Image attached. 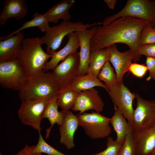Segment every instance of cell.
Segmentation results:
<instances>
[{"label": "cell", "mask_w": 155, "mask_h": 155, "mask_svg": "<svg viewBox=\"0 0 155 155\" xmlns=\"http://www.w3.org/2000/svg\"><path fill=\"white\" fill-rule=\"evenodd\" d=\"M146 21L131 17L120 18L108 24L97 26L91 40V52L99 51L117 43L127 45L133 55V61L140 60L139 39Z\"/></svg>", "instance_id": "1"}, {"label": "cell", "mask_w": 155, "mask_h": 155, "mask_svg": "<svg viewBox=\"0 0 155 155\" xmlns=\"http://www.w3.org/2000/svg\"><path fill=\"white\" fill-rule=\"evenodd\" d=\"M58 88L53 81L51 72L42 71L28 77L19 91V96L24 100H49L57 97Z\"/></svg>", "instance_id": "2"}, {"label": "cell", "mask_w": 155, "mask_h": 155, "mask_svg": "<svg viewBox=\"0 0 155 155\" xmlns=\"http://www.w3.org/2000/svg\"><path fill=\"white\" fill-rule=\"evenodd\" d=\"M42 44L39 37L27 38L22 41V49L17 59L28 77L44 71L48 59L52 57V55L44 51Z\"/></svg>", "instance_id": "3"}, {"label": "cell", "mask_w": 155, "mask_h": 155, "mask_svg": "<svg viewBox=\"0 0 155 155\" xmlns=\"http://www.w3.org/2000/svg\"><path fill=\"white\" fill-rule=\"evenodd\" d=\"M102 24V22L89 24H84L80 21L73 22L63 21L59 24L49 27L44 35L40 38L42 44L46 45V53L52 55L57 52L63 38L69 34Z\"/></svg>", "instance_id": "4"}, {"label": "cell", "mask_w": 155, "mask_h": 155, "mask_svg": "<svg viewBox=\"0 0 155 155\" xmlns=\"http://www.w3.org/2000/svg\"><path fill=\"white\" fill-rule=\"evenodd\" d=\"M131 17L145 20L155 27V1L128 0L124 7L115 14L106 17L102 22L106 25L118 18Z\"/></svg>", "instance_id": "5"}, {"label": "cell", "mask_w": 155, "mask_h": 155, "mask_svg": "<svg viewBox=\"0 0 155 155\" xmlns=\"http://www.w3.org/2000/svg\"><path fill=\"white\" fill-rule=\"evenodd\" d=\"M79 126L84 129L86 135L92 140L107 137L112 129L110 126V118L100 113H84L77 115Z\"/></svg>", "instance_id": "6"}, {"label": "cell", "mask_w": 155, "mask_h": 155, "mask_svg": "<svg viewBox=\"0 0 155 155\" xmlns=\"http://www.w3.org/2000/svg\"><path fill=\"white\" fill-rule=\"evenodd\" d=\"M80 63L79 52L77 51L69 54L53 70L52 77L59 92L69 88L77 75Z\"/></svg>", "instance_id": "7"}, {"label": "cell", "mask_w": 155, "mask_h": 155, "mask_svg": "<svg viewBox=\"0 0 155 155\" xmlns=\"http://www.w3.org/2000/svg\"><path fill=\"white\" fill-rule=\"evenodd\" d=\"M28 78L17 59L0 63V85L2 88L19 91Z\"/></svg>", "instance_id": "8"}, {"label": "cell", "mask_w": 155, "mask_h": 155, "mask_svg": "<svg viewBox=\"0 0 155 155\" xmlns=\"http://www.w3.org/2000/svg\"><path fill=\"white\" fill-rule=\"evenodd\" d=\"M104 84L107 88V92L114 106L121 111L131 126L134 111L133 102L136 94L132 93L124 85L123 81L113 84Z\"/></svg>", "instance_id": "9"}, {"label": "cell", "mask_w": 155, "mask_h": 155, "mask_svg": "<svg viewBox=\"0 0 155 155\" xmlns=\"http://www.w3.org/2000/svg\"><path fill=\"white\" fill-rule=\"evenodd\" d=\"M49 100L22 101L18 112V117L21 122L32 127L38 133L40 132L41 122Z\"/></svg>", "instance_id": "10"}, {"label": "cell", "mask_w": 155, "mask_h": 155, "mask_svg": "<svg viewBox=\"0 0 155 155\" xmlns=\"http://www.w3.org/2000/svg\"><path fill=\"white\" fill-rule=\"evenodd\" d=\"M135 98L137 106L133 113L132 132L146 128L155 122V100L144 99L138 94Z\"/></svg>", "instance_id": "11"}, {"label": "cell", "mask_w": 155, "mask_h": 155, "mask_svg": "<svg viewBox=\"0 0 155 155\" xmlns=\"http://www.w3.org/2000/svg\"><path fill=\"white\" fill-rule=\"evenodd\" d=\"M97 26L75 32L80 44V63L77 75L86 74L88 68L91 53V40Z\"/></svg>", "instance_id": "12"}, {"label": "cell", "mask_w": 155, "mask_h": 155, "mask_svg": "<svg viewBox=\"0 0 155 155\" xmlns=\"http://www.w3.org/2000/svg\"><path fill=\"white\" fill-rule=\"evenodd\" d=\"M104 105L98 91L93 88L80 93L72 110L74 112L79 111V114L90 110L100 113L103 111Z\"/></svg>", "instance_id": "13"}, {"label": "cell", "mask_w": 155, "mask_h": 155, "mask_svg": "<svg viewBox=\"0 0 155 155\" xmlns=\"http://www.w3.org/2000/svg\"><path fill=\"white\" fill-rule=\"evenodd\" d=\"M63 111V117L59 129L60 142L69 150L75 146L74 136L79 123L77 115L70 111Z\"/></svg>", "instance_id": "14"}, {"label": "cell", "mask_w": 155, "mask_h": 155, "mask_svg": "<svg viewBox=\"0 0 155 155\" xmlns=\"http://www.w3.org/2000/svg\"><path fill=\"white\" fill-rule=\"evenodd\" d=\"M132 133L135 155H151L155 148V124Z\"/></svg>", "instance_id": "15"}, {"label": "cell", "mask_w": 155, "mask_h": 155, "mask_svg": "<svg viewBox=\"0 0 155 155\" xmlns=\"http://www.w3.org/2000/svg\"><path fill=\"white\" fill-rule=\"evenodd\" d=\"M133 58V55L130 50L120 52L116 44L111 46L108 61L115 69L119 82L123 81L124 75L129 70Z\"/></svg>", "instance_id": "16"}, {"label": "cell", "mask_w": 155, "mask_h": 155, "mask_svg": "<svg viewBox=\"0 0 155 155\" xmlns=\"http://www.w3.org/2000/svg\"><path fill=\"white\" fill-rule=\"evenodd\" d=\"M24 37V33L20 31L0 40V63L17 59Z\"/></svg>", "instance_id": "17"}, {"label": "cell", "mask_w": 155, "mask_h": 155, "mask_svg": "<svg viewBox=\"0 0 155 155\" xmlns=\"http://www.w3.org/2000/svg\"><path fill=\"white\" fill-rule=\"evenodd\" d=\"M28 9L25 0H5L0 14V24L4 25L11 18L21 20L27 15Z\"/></svg>", "instance_id": "18"}, {"label": "cell", "mask_w": 155, "mask_h": 155, "mask_svg": "<svg viewBox=\"0 0 155 155\" xmlns=\"http://www.w3.org/2000/svg\"><path fill=\"white\" fill-rule=\"evenodd\" d=\"M67 36L68 41L67 44L61 50L52 55L51 59L46 64L44 71L53 70L60 61H63L70 53L77 51L80 44L75 32L70 33Z\"/></svg>", "instance_id": "19"}, {"label": "cell", "mask_w": 155, "mask_h": 155, "mask_svg": "<svg viewBox=\"0 0 155 155\" xmlns=\"http://www.w3.org/2000/svg\"><path fill=\"white\" fill-rule=\"evenodd\" d=\"M75 2V0H63L55 4L44 14L49 22L57 23L60 19L70 21L71 16L69 11Z\"/></svg>", "instance_id": "20"}, {"label": "cell", "mask_w": 155, "mask_h": 155, "mask_svg": "<svg viewBox=\"0 0 155 155\" xmlns=\"http://www.w3.org/2000/svg\"><path fill=\"white\" fill-rule=\"evenodd\" d=\"M114 108V114L110 118V123L116 133V141L123 145L127 135L132 131V128L121 111L115 106Z\"/></svg>", "instance_id": "21"}, {"label": "cell", "mask_w": 155, "mask_h": 155, "mask_svg": "<svg viewBox=\"0 0 155 155\" xmlns=\"http://www.w3.org/2000/svg\"><path fill=\"white\" fill-rule=\"evenodd\" d=\"M95 87H101L108 91L106 86L101 82L97 77L88 74L77 75L71 84L69 88L81 92Z\"/></svg>", "instance_id": "22"}, {"label": "cell", "mask_w": 155, "mask_h": 155, "mask_svg": "<svg viewBox=\"0 0 155 155\" xmlns=\"http://www.w3.org/2000/svg\"><path fill=\"white\" fill-rule=\"evenodd\" d=\"M110 47L91 52L89 66L86 74L97 77L105 63L109 60Z\"/></svg>", "instance_id": "23"}, {"label": "cell", "mask_w": 155, "mask_h": 155, "mask_svg": "<svg viewBox=\"0 0 155 155\" xmlns=\"http://www.w3.org/2000/svg\"><path fill=\"white\" fill-rule=\"evenodd\" d=\"M57 97L49 100L43 114L42 119H47L51 124L50 127L46 130L45 138L46 139L49 137L50 131L53 125L56 123L59 125L63 117V111H58L59 106L57 102Z\"/></svg>", "instance_id": "24"}, {"label": "cell", "mask_w": 155, "mask_h": 155, "mask_svg": "<svg viewBox=\"0 0 155 155\" xmlns=\"http://www.w3.org/2000/svg\"><path fill=\"white\" fill-rule=\"evenodd\" d=\"M49 22L45 16L38 12L35 13L33 15V18L30 20L25 22L22 26L17 30L11 32L5 37L2 36L0 40H2L11 36L16 33L22 31L23 30L32 27H37L42 32H45L49 27Z\"/></svg>", "instance_id": "25"}, {"label": "cell", "mask_w": 155, "mask_h": 155, "mask_svg": "<svg viewBox=\"0 0 155 155\" xmlns=\"http://www.w3.org/2000/svg\"><path fill=\"white\" fill-rule=\"evenodd\" d=\"M80 92L70 88L60 92L57 102L61 110L67 111L72 109Z\"/></svg>", "instance_id": "26"}, {"label": "cell", "mask_w": 155, "mask_h": 155, "mask_svg": "<svg viewBox=\"0 0 155 155\" xmlns=\"http://www.w3.org/2000/svg\"><path fill=\"white\" fill-rule=\"evenodd\" d=\"M97 77L100 81H104L105 84H113L119 82L116 74L114 72V69L109 61L105 63Z\"/></svg>", "instance_id": "27"}, {"label": "cell", "mask_w": 155, "mask_h": 155, "mask_svg": "<svg viewBox=\"0 0 155 155\" xmlns=\"http://www.w3.org/2000/svg\"><path fill=\"white\" fill-rule=\"evenodd\" d=\"M38 143L34 146L33 152L44 153L48 155H67L65 154L48 144L44 140L41 133H39Z\"/></svg>", "instance_id": "28"}, {"label": "cell", "mask_w": 155, "mask_h": 155, "mask_svg": "<svg viewBox=\"0 0 155 155\" xmlns=\"http://www.w3.org/2000/svg\"><path fill=\"white\" fill-rule=\"evenodd\" d=\"M153 43H155V28L148 22L141 33L139 44L140 45Z\"/></svg>", "instance_id": "29"}, {"label": "cell", "mask_w": 155, "mask_h": 155, "mask_svg": "<svg viewBox=\"0 0 155 155\" xmlns=\"http://www.w3.org/2000/svg\"><path fill=\"white\" fill-rule=\"evenodd\" d=\"M136 149L134 142L132 131L126 135L118 155H135Z\"/></svg>", "instance_id": "30"}, {"label": "cell", "mask_w": 155, "mask_h": 155, "mask_svg": "<svg viewBox=\"0 0 155 155\" xmlns=\"http://www.w3.org/2000/svg\"><path fill=\"white\" fill-rule=\"evenodd\" d=\"M106 148L104 150L98 153L90 155H118L122 144L114 140L111 137H107Z\"/></svg>", "instance_id": "31"}, {"label": "cell", "mask_w": 155, "mask_h": 155, "mask_svg": "<svg viewBox=\"0 0 155 155\" xmlns=\"http://www.w3.org/2000/svg\"><path fill=\"white\" fill-rule=\"evenodd\" d=\"M129 71L135 76L141 78L145 75L148 69L146 66L135 63L130 65Z\"/></svg>", "instance_id": "32"}, {"label": "cell", "mask_w": 155, "mask_h": 155, "mask_svg": "<svg viewBox=\"0 0 155 155\" xmlns=\"http://www.w3.org/2000/svg\"><path fill=\"white\" fill-rule=\"evenodd\" d=\"M139 50L141 56L144 55L155 58V43L140 45Z\"/></svg>", "instance_id": "33"}, {"label": "cell", "mask_w": 155, "mask_h": 155, "mask_svg": "<svg viewBox=\"0 0 155 155\" xmlns=\"http://www.w3.org/2000/svg\"><path fill=\"white\" fill-rule=\"evenodd\" d=\"M146 63L150 76L155 80V58L147 57Z\"/></svg>", "instance_id": "34"}, {"label": "cell", "mask_w": 155, "mask_h": 155, "mask_svg": "<svg viewBox=\"0 0 155 155\" xmlns=\"http://www.w3.org/2000/svg\"><path fill=\"white\" fill-rule=\"evenodd\" d=\"M34 146H29L26 144L22 149L14 155H42V153L33 152Z\"/></svg>", "instance_id": "35"}, {"label": "cell", "mask_w": 155, "mask_h": 155, "mask_svg": "<svg viewBox=\"0 0 155 155\" xmlns=\"http://www.w3.org/2000/svg\"><path fill=\"white\" fill-rule=\"evenodd\" d=\"M104 1L106 3L107 6L111 9L114 8L117 2L116 0H104Z\"/></svg>", "instance_id": "36"}, {"label": "cell", "mask_w": 155, "mask_h": 155, "mask_svg": "<svg viewBox=\"0 0 155 155\" xmlns=\"http://www.w3.org/2000/svg\"><path fill=\"white\" fill-rule=\"evenodd\" d=\"M152 155H155V148L152 152L151 154Z\"/></svg>", "instance_id": "37"}, {"label": "cell", "mask_w": 155, "mask_h": 155, "mask_svg": "<svg viewBox=\"0 0 155 155\" xmlns=\"http://www.w3.org/2000/svg\"><path fill=\"white\" fill-rule=\"evenodd\" d=\"M154 123L155 124V123Z\"/></svg>", "instance_id": "38"}, {"label": "cell", "mask_w": 155, "mask_h": 155, "mask_svg": "<svg viewBox=\"0 0 155 155\" xmlns=\"http://www.w3.org/2000/svg\"></svg>", "instance_id": "39"}, {"label": "cell", "mask_w": 155, "mask_h": 155, "mask_svg": "<svg viewBox=\"0 0 155 155\" xmlns=\"http://www.w3.org/2000/svg\"></svg>", "instance_id": "40"}]
</instances>
